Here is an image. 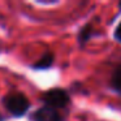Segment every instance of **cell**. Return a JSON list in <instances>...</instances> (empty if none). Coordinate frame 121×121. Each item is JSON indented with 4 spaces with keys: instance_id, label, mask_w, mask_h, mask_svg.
Masks as SVG:
<instances>
[{
    "instance_id": "cell-1",
    "label": "cell",
    "mask_w": 121,
    "mask_h": 121,
    "mask_svg": "<svg viewBox=\"0 0 121 121\" xmlns=\"http://www.w3.org/2000/svg\"><path fill=\"white\" fill-rule=\"evenodd\" d=\"M4 104L11 113L20 116L26 112V109L29 108V100L21 94H9L4 99Z\"/></svg>"
},
{
    "instance_id": "cell-2",
    "label": "cell",
    "mask_w": 121,
    "mask_h": 121,
    "mask_svg": "<svg viewBox=\"0 0 121 121\" xmlns=\"http://www.w3.org/2000/svg\"><path fill=\"white\" fill-rule=\"evenodd\" d=\"M44 100L47 102V104L52 105V107H64L69 102V98H68V94L64 90L53 89V90H50L46 94Z\"/></svg>"
},
{
    "instance_id": "cell-3",
    "label": "cell",
    "mask_w": 121,
    "mask_h": 121,
    "mask_svg": "<svg viewBox=\"0 0 121 121\" xmlns=\"http://www.w3.org/2000/svg\"><path fill=\"white\" fill-rule=\"evenodd\" d=\"M35 121H61L60 115L52 108H42L35 113Z\"/></svg>"
},
{
    "instance_id": "cell-4",
    "label": "cell",
    "mask_w": 121,
    "mask_h": 121,
    "mask_svg": "<svg viewBox=\"0 0 121 121\" xmlns=\"http://www.w3.org/2000/svg\"><path fill=\"white\" fill-rule=\"evenodd\" d=\"M112 85L117 91L121 92V66L113 74V78H112Z\"/></svg>"
},
{
    "instance_id": "cell-5",
    "label": "cell",
    "mask_w": 121,
    "mask_h": 121,
    "mask_svg": "<svg viewBox=\"0 0 121 121\" xmlns=\"http://www.w3.org/2000/svg\"><path fill=\"white\" fill-rule=\"evenodd\" d=\"M52 59H53L52 55L47 53V55H44L37 64H35V66H37V68H47V66L51 65V63H52Z\"/></svg>"
},
{
    "instance_id": "cell-6",
    "label": "cell",
    "mask_w": 121,
    "mask_h": 121,
    "mask_svg": "<svg viewBox=\"0 0 121 121\" xmlns=\"http://www.w3.org/2000/svg\"><path fill=\"white\" fill-rule=\"evenodd\" d=\"M116 38L121 40V24L118 25V27L116 29Z\"/></svg>"
}]
</instances>
